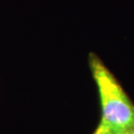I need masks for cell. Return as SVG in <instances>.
Returning <instances> with one entry per match:
<instances>
[{
    "label": "cell",
    "instance_id": "7a4b0ae2",
    "mask_svg": "<svg viewBox=\"0 0 134 134\" xmlns=\"http://www.w3.org/2000/svg\"><path fill=\"white\" fill-rule=\"evenodd\" d=\"M93 134H115V133H113L111 130L108 129L107 127H105L104 125H102L99 123L98 126L96 127V131L93 132Z\"/></svg>",
    "mask_w": 134,
    "mask_h": 134
},
{
    "label": "cell",
    "instance_id": "3957f363",
    "mask_svg": "<svg viewBox=\"0 0 134 134\" xmlns=\"http://www.w3.org/2000/svg\"><path fill=\"white\" fill-rule=\"evenodd\" d=\"M119 134H134V129L130 130V131H126V132H123V133H119Z\"/></svg>",
    "mask_w": 134,
    "mask_h": 134
},
{
    "label": "cell",
    "instance_id": "6da1fadb",
    "mask_svg": "<svg viewBox=\"0 0 134 134\" xmlns=\"http://www.w3.org/2000/svg\"><path fill=\"white\" fill-rule=\"evenodd\" d=\"M88 63L100 99L99 123L115 134L133 130L134 104L129 96L96 54H90Z\"/></svg>",
    "mask_w": 134,
    "mask_h": 134
}]
</instances>
